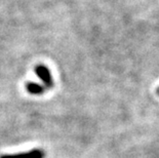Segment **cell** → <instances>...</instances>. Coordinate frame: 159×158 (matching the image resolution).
I'll list each match as a JSON object with an SVG mask.
<instances>
[{
  "instance_id": "obj_1",
  "label": "cell",
  "mask_w": 159,
  "mask_h": 158,
  "mask_svg": "<svg viewBox=\"0 0 159 158\" xmlns=\"http://www.w3.org/2000/svg\"><path fill=\"white\" fill-rule=\"evenodd\" d=\"M35 73H36V75L42 80V82L44 83V85L47 88H52L53 86V80L52 77V74H50V71L47 67H45L44 65L36 66Z\"/></svg>"
},
{
  "instance_id": "obj_2",
  "label": "cell",
  "mask_w": 159,
  "mask_h": 158,
  "mask_svg": "<svg viewBox=\"0 0 159 158\" xmlns=\"http://www.w3.org/2000/svg\"><path fill=\"white\" fill-rule=\"evenodd\" d=\"M45 154L42 150L40 149H34L28 152L23 153H16V154H5L1 155L0 158H44Z\"/></svg>"
},
{
  "instance_id": "obj_3",
  "label": "cell",
  "mask_w": 159,
  "mask_h": 158,
  "mask_svg": "<svg viewBox=\"0 0 159 158\" xmlns=\"http://www.w3.org/2000/svg\"><path fill=\"white\" fill-rule=\"evenodd\" d=\"M26 89L27 92L31 95H41V93H44V86L38 84V83L35 82H28L26 84Z\"/></svg>"
},
{
  "instance_id": "obj_4",
  "label": "cell",
  "mask_w": 159,
  "mask_h": 158,
  "mask_svg": "<svg viewBox=\"0 0 159 158\" xmlns=\"http://www.w3.org/2000/svg\"><path fill=\"white\" fill-rule=\"evenodd\" d=\"M157 93H158V95H159V87H158V89H157Z\"/></svg>"
}]
</instances>
